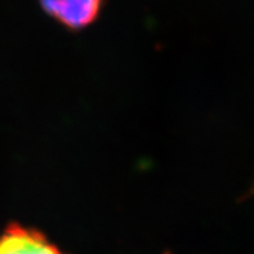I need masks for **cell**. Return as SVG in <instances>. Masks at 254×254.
Here are the masks:
<instances>
[{"mask_svg": "<svg viewBox=\"0 0 254 254\" xmlns=\"http://www.w3.org/2000/svg\"><path fill=\"white\" fill-rule=\"evenodd\" d=\"M0 254H64L42 231L12 223L0 234Z\"/></svg>", "mask_w": 254, "mask_h": 254, "instance_id": "obj_1", "label": "cell"}, {"mask_svg": "<svg viewBox=\"0 0 254 254\" xmlns=\"http://www.w3.org/2000/svg\"><path fill=\"white\" fill-rule=\"evenodd\" d=\"M102 0H40V5L51 17L68 29L80 30L97 18Z\"/></svg>", "mask_w": 254, "mask_h": 254, "instance_id": "obj_2", "label": "cell"}]
</instances>
